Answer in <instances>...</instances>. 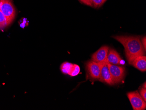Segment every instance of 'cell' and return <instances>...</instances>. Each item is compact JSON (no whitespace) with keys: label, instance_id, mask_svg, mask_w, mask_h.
Segmentation results:
<instances>
[{"label":"cell","instance_id":"6","mask_svg":"<svg viewBox=\"0 0 146 110\" xmlns=\"http://www.w3.org/2000/svg\"><path fill=\"white\" fill-rule=\"evenodd\" d=\"M107 61L104 62H101L100 74L99 80L100 82L106 83L110 85H113L115 84L112 80L111 75L110 73L109 67L107 65Z\"/></svg>","mask_w":146,"mask_h":110},{"label":"cell","instance_id":"9","mask_svg":"<svg viewBox=\"0 0 146 110\" xmlns=\"http://www.w3.org/2000/svg\"><path fill=\"white\" fill-rule=\"evenodd\" d=\"M131 65L141 72H146V57L144 55L137 57L132 61Z\"/></svg>","mask_w":146,"mask_h":110},{"label":"cell","instance_id":"8","mask_svg":"<svg viewBox=\"0 0 146 110\" xmlns=\"http://www.w3.org/2000/svg\"><path fill=\"white\" fill-rule=\"evenodd\" d=\"M106 61L108 63L114 65H121L124 62L119 53L112 48L109 49Z\"/></svg>","mask_w":146,"mask_h":110},{"label":"cell","instance_id":"16","mask_svg":"<svg viewBox=\"0 0 146 110\" xmlns=\"http://www.w3.org/2000/svg\"><path fill=\"white\" fill-rule=\"evenodd\" d=\"M105 1H106V0H105Z\"/></svg>","mask_w":146,"mask_h":110},{"label":"cell","instance_id":"11","mask_svg":"<svg viewBox=\"0 0 146 110\" xmlns=\"http://www.w3.org/2000/svg\"><path fill=\"white\" fill-rule=\"evenodd\" d=\"M74 64L70 62H65L62 63L60 66V70L61 72L65 74L69 75L71 72Z\"/></svg>","mask_w":146,"mask_h":110},{"label":"cell","instance_id":"4","mask_svg":"<svg viewBox=\"0 0 146 110\" xmlns=\"http://www.w3.org/2000/svg\"><path fill=\"white\" fill-rule=\"evenodd\" d=\"M107 65L115 84L122 82L125 75L124 67L114 65L108 63H107Z\"/></svg>","mask_w":146,"mask_h":110},{"label":"cell","instance_id":"15","mask_svg":"<svg viewBox=\"0 0 146 110\" xmlns=\"http://www.w3.org/2000/svg\"><path fill=\"white\" fill-rule=\"evenodd\" d=\"M146 37H144L143 38L142 40V44L143 46V48H144L145 51H146Z\"/></svg>","mask_w":146,"mask_h":110},{"label":"cell","instance_id":"13","mask_svg":"<svg viewBox=\"0 0 146 110\" xmlns=\"http://www.w3.org/2000/svg\"><path fill=\"white\" fill-rule=\"evenodd\" d=\"M80 72V68L79 65L76 64H74L71 72L69 75L71 76H75L78 75Z\"/></svg>","mask_w":146,"mask_h":110},{"label":"cell","instance_id":"2","mask_svg":"<svg viewBox=\"0 0 146 110\" xmlns=\"http://www.w3.org/2000/svg\"><path fill=\"white\" fill-rule=\"evenodd\" d=\"M0 9L5 15L7 26L12 23L15 15V10L11 0H0Z\"/></svg>","mask_w":146,"mask_h":110},{"label":"cell","instance_id":"3","mask_svg":"<svg viewBox=\"0 0 146 110\" xmlns=\"http://www.w3.org/2000/svg\"><path fill=\"white\" fill-rule=\"evenodd\" d=\"M127 96L133 110H145L146 108V101L143 100L137 91L128 93Z\"/></svg>","mask_w":146,"mask_h":110},{"label":"cell","instance_id":"5","mask_svg":"<svg viewBox=\"0 0 146 110\" xmlns=\"http://www.w3.org/2000/svg\"><path fill=\"white\" fill-rule=\"evenodd\" d=\"M86 69L89 77L93 80H98L100 74L101 62L89 61L85 64Z\"/></svg>","mask_w":146,"mask_h":110},{"label":"cell","instance_id":"10","mask_svg":"<svg viewBox=\"0 0 146 110\" xmlns=\"http://www.w3.org/2000/svg\"><path fill=\"white\" fill-rule=\"evenodd\" d=\"M80 2L84 5L89 6L94 8H99L101 7L106 2L105 0H79Z\"/></svg>","mask_w":146,"mask_h":110},{"label":"cell","instance_id":"14","mask_svg":"<svg viewBox=\"0 0 146 110\" xmlns=\"http://www.w3.org/2000/svg\"><path fill=\"white\" fill-rule=\"evenodd\" d=\"M140 95L143 99L146 102V88H142L140 91Z\"/></svg>","mask_w":146,"mask_h":110},{"label":"cell","instance_id":"1","mask_svg":"<svg viewBox=\"0 0 146 110\" xmlns=\"http://www.w3.org/2000/svg\"><path fill=\"white\" fill-rule=\"evenodd\" d=\"M124 47L125 56L128 63L131 65L133 60L144 55L145 50L139 36H116L112 37Z\"/></svg>","mask_w":146,"mask_h":110},{"label":"cell","instance_id":"7","mask_svg":"<svg viewBox=\"0 0 146 110\" xmlns=\"http://www.w3.org/2000/svg\"><path fill=\"white\" fill-rule=\"evenodd\" d=\"M109 49V47L107 46L102 47L92 55V60L96 62H102L106 61Z\"/></svg>","mask_w":146,"mask_h":110},{"label":"cell","instance_id":"12","mask_svg":"<svg viewBox=\"0 0 146 110\" xmlns=\"http://www.w3.org/2000/svg\"><path fill=\"white\" fill-rule=\"evenodd\" d=\"M7 26L5 15L0 9V30L4 29Z\"/></svg>","mask_w":146,"mask_h":110}]
</instances>
